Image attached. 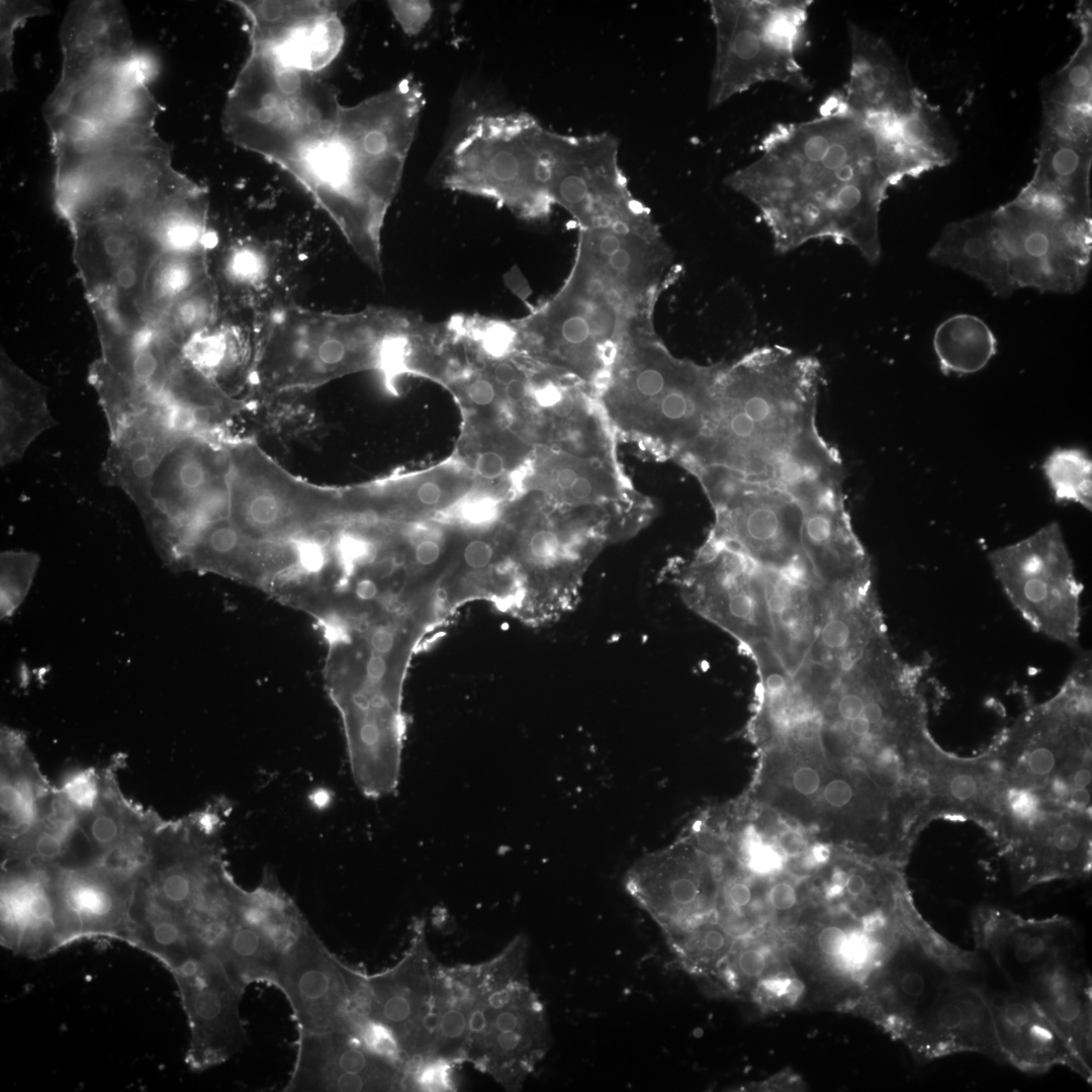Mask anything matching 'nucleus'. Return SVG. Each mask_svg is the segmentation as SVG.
Listing matches in <instances>:
<instances>
[{
    "label": "nucleus",
    "mask_w": 1092,
    "mask_h": 1092,
    "mask_svg": "<svg viewBox=\"0 0 1092 1092\" xmlns=\"http://www.w3.org/2000/svg\"><path fill=\"white\" fill-rule=\"evenodd\" d=\"M868 883L863 876L857 873L848 875L845 889L853 897H859L867 891Z\"/></svg>",
    "instance_id": "obj_59"
},
{
    "label": "nucleus",
    "mask_w": 1092,
    "mask_h": 1092,
    "mask_svg": "<svg viewBox=\"0 0 1092 1092\" xmlns=\"http://www.w3.org/2000/svg\"><path fill=\"white\" fill-rule=\"evenodd\" d=\"M1042 469L1057 500H1069L1092 508V461L1078 448H1058L1045 459Z\"/></svg>",
    "instance_id": "obj_40"
},
{
    "label": "nucleus",
    "mask_w": 1092,
    "mask_h": 1092,
    "mask_svg": "<svg viewBox=\"0 0 1092 1092\" xmlns=\"http://www.w3.org/2000/svg\"><path fill=\"white\" fill-rule=\"evenodd\" d=\"M550 132L492 93L461 89L431 176L444 188L489 199L523 219H547L553 205Z\"/></svg>",
    "instance_id": "obj_4"
},
{
    "label": "nucleus",
    "mask_w": 1092,
    "mask_h": 1092,
    "mask_svg": "<svg viewBox=\"0 0 1092 1092\" xmlns=\"http://www.w3.org/2000/svg\"><path fill=\"white\" fill-rule=\"evenodd\" d=\"M759 152L725 183L756 206L778 253L832 240L879 261L880 209L898 183L876 132L841 92L830 94L817 116L772 127Z\"/></svg>",
    "instance_id": "obj_1"
},
{
    "label": "nucleus",
    "mask_w": 1092,
    "mask_h": 1092,
    "mask_svg": "<svg viewBox=\"0 0 1092 1092\" xmlns=\"http://www.w3.org/2000/svg\"><path fill=\"white\" fill-rule=\"evenodd\" d=\"M242 344L236 328L216 321L187 342L182 352L196 369L223 388L221 379L234 371L245 356Z\"/></svg>",
    "instance_id": "obj_39"
},
{
    "label": "nucleus",
    "mask_w": 1092,
    "mask_h": 1092,
    "mask_svg": "<svg viewBox=\"0 0 1092 1092\" xmlns=\"http://www.w3.org/2000/svg\"><path fill=\"white\" fill-rule=\"evenodd\" d=\"M361 974L339 960L309 924L288 953L276 988L298 1032L352 1031Z\"/></svg>",
    "instance_id": "obj_19"
},
{
    "label": "nucleus",
    "mask_w": 1092,
    "mask_h": 1092,
    "mask_svg": "<svg viewBox=\"0 0 1092 1092\" xmlns=\"http://www.w3.org/2000/svg\"><path fill=\"white\" fill-rule=\"evenodd\" d=\"M109 432L110 446L102 464V476L109 485L126 493L142 513L148 506L159 464L180 438L169 432L156 399L110 426Z\"/></svg>",
    "instance_id": "obj_28"
},
{
    "label": "nucleus",
    "mask_w": 1092,
    "mask_h": 1092,
    "mask_svg": "<svg viewBox=\"0 0 1092 1092\" xmlns=\"http://www.w3.org/2000/svg\"><path fill=\"white\" fill-rule=\"evenodd\" d=\"M829 854V848L822 843H818L812 847L805 859L811 866L820 864L828 860Z\"/></svg>",
    "instance_id": "obj_60"
},
{
    "label": "nucleus",
    "mask_w": 1092,
    "mask_h": 1092,
    "mask_svg": "<svg viewBox=\"0 0 1092 1092\" xmlns=\"http://www.w3.org/2000/svg\"><path fill=\"white\" fill-rule=\"evenodd\" d=\"M515 351L559 368L596 395L623 347L647 330V317L605 289L568 277L528 316L511 321Z\"/></svg>",
    "instance_id": "obj_8"
},
{
    "label": "nucleus",
    "mask_w": 1092,
    "mask_h": 1092,
    "mask_svg": "<svg viewBox=\"0 0 1092 1092\" xmlns=\"http://www.w3.org/2000/svg\"><path fill=\"white\" fill-rule=\"evenodd\" d=\"M1074 19L1082 36L1078 48L1040 85L1041 131L1092 149V22L1087 2L1078 6Z\"/></svg>",
    "instance_id": "obj_29"
},
{
    "label": "nucleus",
    "mask_w": 1092,
    "mask_h": 1092,
    "mask_svg": "<svg viewBox=\"0 0 1092 1092\" xmlns=\"http://www.w3.org/2000/svg\"><path fill=\"white\" fill-rule=\"evenodd\" d=\"M463 392L467 399L478 406H486L492 403L497 391L493 380L481 375L469 379L463 386Z\"/></svg>",
    "instance_id": "obj_45"
},
{
    "label": "nucleus",
    "mask_w": 1092,
    "mask_h": 1092,
    "mask_svg": "<svg viewBox=\"0 0 1092 1092\" xmlns=\"http://www.w3.org/2000/svg\"><path fill=\"white\" fill-rule=\"evenodd\" d=\"M439 544L431 539L422 540L416 547L415 556L417 561L422 565H431L435 563L440 556Z\"/></svg>",
    "instance_id": "obj_56"
},
{
    "label": "nucleus",
    "mask_w": 1092,
    "mask_h": 1092,
    "mask_svg": "<svg viewBox=\"0 0 1092 1092\" xmlns=\"http://www.w3.org/2000/svg\"><path fill=\"white\" fill-rule=\"evenodd\" d=\"M229 468L219 434L187 435L170 447L142 513L158 544L228 517Z\"/></svg>",
    "instance_id": "obj_13"
},
{
    "label": "nucleus",
    "mask_w": 1092,
    "mask_h": 1092,
    "mask_svg": "<svg viewBox=\"0 0 1092 1092\" xmlns=\"http://www.w3.org/2000/svg\"><path fill=\"white\" fill-rule=\"evenodd\" d=\"M475 470L484 479H495L502 476L506 470L505 460L502 455L494 451L481 452L475 460Z\"/></svg>",
    "instance_id": "obj_48"
},
{
    "label": "nucleus",
    "mask_w": 1092,
    "mask_h": 1092,
    "mask_svg": "<svg viewBox=\"0 0 1092 1092\" xmlns=\"http://www.w3.org/2000/svg\"><path fill=\"white\" fill-rule=\"evenodd\" d=\"M224 444L230 461L226 519L245 537L293 543L346 517L338 490L297 478L251 441L224 438Z\"/></svg>",
    "instance_id": "obj_10"
},
{
    "label": "nucleus",
    "mask_w": 1092,
    "mask_h": 1092,
    "mask_svg": "<svg viewBox=\"0 0 1092 1092\" xmlns=\"http://www.w3.org/2000/svg\"><path fill=\"white\" fill-rule=\"evenodd\" d=\"M820 776L810 766L800 767L793 776V786L802 795H813L820 787Z\"/></svg>",
    "instance_id": "obj_53"
},
{
    "label": "nucleus",
    "mask_w": 1092,
    "mask_h": 1092,
    "mask_svg": "<svg viewBox=\"0 0 1092 1092\" xmlns=\"http://www.w3.org/2000/svg\"><path fill=\"white\" fill-rule=\"evenodd\" d=\"M550 196L581 229L649 215L633 198L619 166V143L610 133L551 131Z\"/></svg>",
    "instance_id": "obj_14"
},
{
    "label": "nucleus",
    "mask_w": 1092,
    "mask_h": 1092,
    "mask_svg": "<svg viewBox=\"0 0 1092 1092\" xmlns=\"http://www.w3.org/2000/svg\"><path fill=\"white\" fill-rule=\"evenodd\" d=\"M848 936L849 934L838 926H827L818 935V947L827 957H841L847 944Z\"/></svg>",
    "instance_id": "obj_46"
},
{
    "label": "nucleus",
    "mask_w": 1092,
    "mask_h": 1092,
    "mask_svg": "<svg viewBox=\"0 0 1092 1092\" xmlns=\"http://www.w3.org/2000/svg\"><path fill=\"white\" fill-rule=\"evenodd\" d=\"M736 967L742 976L756 978L763 973L766 967V959L759 949L748 948L738 954Z\"/></svg>",
    "instance_id": "obj_47"
},
{
    "label": "nucleus",
    "mask_w": 1092,
    "mask_h": 1092,
    "mask_svg": "<svg viewBox=\"0 0 1092 1092\" xmlns=\"http://www.w3.org/2000/svg\"><path fill=\"white\" fill-rule=\"evenodd\" d=\"M417 316L393 307L333 313L280 303L260 315L247 384L268 396L313 388L357 369L382 370Z\"/></svg>",
    "instance_id": "obj_5"
},
{
    "label": "nucleus",
    "mask_w": 1092,
    "mask_h": 1092,
    "mask_svg": "<svg viewBox=\"0 0 1092 1092\" xmlns=\"http://www.w3.org/2000/svg\"><path fill=\"white\" fill-rule=\"evenodd\" d=\"M779 846L785 854L797 856L803 851L805 840L798 831L786 830L779 837Z\"/></svg>",
    "instance_id": "obj_55"
},
{
    "label": "nucleus",
    "mask_w": 1092,
    "mask_h": 1092,
    "mask_svg": "<svg viewBox=\"0 0 1092 1092\" xmlns=\"http://www.w3.org/2000/svg\"><path fill=\"white\" fill-rule=\"evenodd\" d=\"M0 21V87L1 91H9L16 85V76L13 67L14 33L29 18L42 16L50 9L43 3L37 1H1Z\"/></svg>",
    "instance_id": "obj_41"
},
{
    "label": "nucleus",
    "mask_w": 1092,
    "mask_h": 1092,
    "mask_svg": "<svg viewBox=\"0 0 1092 1092\" xmlns=\"http://www.w3.org/2000/svg\"><path fill=\"white\" fill-rule=\"evenodd\" d=\"M136 874L93 863L63 870V886L81 938L126 940Z\"/></svg>",
    "instance_id": "obj_30"
},
{
    "label": "nucleus",
    "mask_w": 1092,
    "mask_h": 1092,
    "mask_svg": "<svg viewBox=\"0 0 1092 1092\" xmlns=\"http://www.w3.org/2000/svg\"><path fill=\"white\" fill-rule=\"evenodd\" d=\"M728 898L734 907L742 908L749 904L751 891L746 884L737 882L730 887Z\"/></svg>",
    "instance_id": "obj_58"
},
{
    "label": "nucleus",
    "mask_w": 1092,
    "mask_h": 1092,
    "mask_svg": "<svg viewBox=\"0 0 1092 1092\" xmlns=\"http://www.w3.org/2000/svg\"><path fill=\"white\" fill-rule=\"evenodd\" d=\"M223 804L165 820L140 872L128 936L156 947L189 945L197 956L225 928L242 887L221 843Z\"/></svg>",
    "instance_id": "obj_3"
},
{
    "label": "nucleus",
    "mask_w": 1092,
    "mask_h": 1092,
    "mask_svg": "<svg viewBox=\"0 0 1092 1092\" xmlns=\"http://www.w3.org/2000/svg\"><path fill=\"white\" fill-rule=\"evenodd\" d=\"M933 347L943 372L970 374L988 364L996 354L997 341L980 317L960 313L936 328Z\"/></svg>",
    "instance_id": "obj_36"
},
{
    "label": "nucleus",
    "mask_w": 1092,
    "mask_h": 1092,
    "mask_svg": "<svg viewBox=\"0 0 1092 1092\" xmlns=\"http://www.w3.org/2000/svg\"><path fill=\"white\" fill-rule=\"evenodd\" d=\"M625 885L664 935L705 920L703 883L679 841L638 860Z\"/></svg>",
    "instance_id": "obj_26"
},
{
    "label": "nucleus",
    "mask_w": 1092,
    "mask_h": 1092,
    "mask_svg": "<svg viewBox=\"0 0 1092 1092\" xmlns=\"http://www.w3.org/2000/svg\"><path fill=\"white\" fill-rule=\"evenodd\" d=\"M496 511L495 504L492 499L486 497H478L469 500L464 507L463 514L466 520L474 524H482L490 521Z\"/></svg>",
    "instance_id": "obj_50"
},
{
    "label": "nucleus",
    "mask_w": 1092,
    "mask_h": 1092,
    "mask_svg": "<svg viewBox=\"0 0 1092 1092\" xmlns=\"http://www.w3.org/2000/svg\"><path fill=\"white\" fill-rule=\"evenodd\" d=\"M768 899L774 908L778 910H789L797 902V893L790 884L780 882L770 888Z\"/></svg>",
    "instance_id": "obj_52"
},
{
    "label": "nucleus",
    "mask_w": 1092,
    "mask_h": 1092,
    "mask_svg": "<svg viewBox=\"0 0 1092 1092\" xmlns=\"http://www.w3.org/2000/svg\"><path fill=\"white\" fill-rule=\"evenodd\" d=\"M297 84V78L293 73L287 72L281 76V87L285 91H293Z\"/></svg>",
    "instance_id": "obj_61"
},
{
    "label": "nucleus",
    "mask_w": 1092,
    "mask_h": 1092,
    "mask_svg": "<svg viewBox=\"0 0 1092 1092\" xmlns=\"http://www.w3.org/2000/svg\"><path fill=\"white\" fill-rule=\"evenodd\" d=\"M717 371L674 358L641 333L620 351L596 396L614 434L676 461L704 427Z\"/></svg>",
    "instance_id": "obj_6"
},
{
    "label": "nucleus",
    "mask_w": 1092,
    "mask_h": 1092,
    "mask_svg": "<svg viewBox=\"0 0 1092 1092\" xmlns=\"http://www.w3.org/2000/svg\"><path fill=\"white\" fill-rule=\"evenodd\" d=\"M847 877H848V875L846 873H844L842 871H835L833 876H832L831 884L838 885V886H841V887H845Z\"/></svg>",
    "instance_id": "obj_62"
},
{
    "label": "nucleus",
    "mask_w": 1092,
    "mask_h": 1092,
    "mask_svg": "<svg viewBox=\"0 0 1092 1092\" xmlns=\"http://www.w3.org/2000/svg\"><path fill=\"white\" fill-rule=\"evenodd\" d=\"M934 262L982 281L993 294L1007 297L1011 283L993 219V211L948 223L928 254Z\"/></svg>",
    "instance_id": "obj_34"
},
{
    "label": "nucleus",
    "mask_w": 1092,
    "mask_h": 1092,
    "mask_svg": "<svg viewBox=\"0 0 1092 1092\" xmlns=\"http://www.w3.org/2000/svg\"><path fill=\"white\" fill-rule=\"evenodd\" d=\"M63 869L1 863V943L40 959L81 938L68 905Z\"/></svg>",
    "instance_id": "obj_17"
},
{
    "label": "nucleus",
    "mask_w": 1092,
    "mask_h": 1092,
    "mask_svg": "<svg viewBox=\"0 0 1092 1092\" xmlns=\"http://www.w3.org/2000/svg\"><path fill=\"white\" fill-rule=\"evenodd\" d=\"M746 852L750 869L758 874L774 873L782 866L781 854L771 846L758 842L746 846Z\"/></svg>",
    "instance_id": "obj_44"
},
{
    "label": "nucleus",
    "mask_w": 1092,
    "mask_h": 1092,
    "mask_svg": "<svg viewBox=\"0 0 1092 1092\" xmlns=\"http://www.w3.org/2000/svg\"><path fill=\"white\" fill-rule=\"evenodd\" d=\"M77 815L95 863L136 875L147 864L165 821L124 797L109 768L103 769L96 803Z\"/></svg>",
    "instance_id": "obj_24"
},
{
    "label": "nucleus",
    "mask_w": 1092,
    "mask_h": 1092,
    "mask_svg": "<svg viewBox=\"0 0 1092 1092\" xmlns=\"http://www.w3.org/2000/svg\"><path fill=\"white\" fill-rule=\"evenodd\" d=\"M407 1070L368 1048L347 1029L298 1032L286 1092L395 1091L407 1087Z\"/></svg>",
    "instance_id": "obj_21"
},
{
    "label": "nucleus",
    "mask_w": 1092,
    "mask_h": 1092,
    "mask_svg": "<svg viewBox=\"0 0 1092 1092\" xmlns=\"http://www.w3.org/2000/svg\"><path fill=\"white\" fill-rule=\"evenodd\" d=\"M853 796L851 786L844 780L836 779L830 781L823 790V797L825 801L832 807H843L851 800Z\"/></svg>",
    "instance_id": "obj_51"
},
{
    "label": "nucleus",
    "mask_w": 1092,
    "mask_h": 1092,
    "mask_svg": "<svg viewBox=\"0 0 1092 1092\" xmlns=\"http://www.w3.org/2000/svg\"><path fill=\"white\" fill-rule=\"evenodd\" d=\"M209 278L208 250L164 252L153 265L146 284L151 326L174 301Z\"/></svg>",
    "instance_id": "obj_37"
},
{
    "label": "nucleus",
    "mask_w": 1092,
    "mask_h": 1092,
    "mask_svg": "<svg viewBox=\"0 0 1092 1092\" xmlns=\"http://www.w3.org/2000/svg\"><path fill=\"white\" fill-rule=\"evenodd\" d=\"M0 459L6 466L22 458L29 445L57 425L47 388L1 353Z\"/></svg>",
    "instance_id": "obj_35"
},
{
    "label": "nucleus",
    "mask_w": 1092,
    "mask_h": 1092,
    "mask_svg": "<svg viewBox=\"0 0 1092 1092\" xmlns=\"http://www.w3.org/2000/svg\"><path fill=\"white\" fill-rule=\"evenodd\" d=\"M1091 154L1092 149L1040 130L1034 174L1017 196L1044 204L1075 221L1092 224Z\"/></svg>",
    "instance_id": "obj_31"
},
{
    "label": "nucleus",
    "mask_w": 1092,
    "mask_h": 1092,
    "mask_svg": "<svg viewBox=\"0 0 1092 1092\" xmlns=\"http://www.w3.org/2000/svg\"><path fill=\"white\" fill-rule=\"evenodd\" d=\"M998 242L1015 290L1074 293L1091 264L1092 224L1016 196L992 210Z\"/></svg>",
    "instance_id": "obj_12"
},
{
    "label": "nucleus",
    "mask_w": 1092,
    "mask_h": 1092,
    "mask_svg": "<svg viewBox=\"0 0 1092 1092\" xmlns=\"http://www.w3.org/2000/svg\"><path fill=\"white\" fill-rule=\"evenodd\" d=\"M842 484L840 457L809 443L760 451L740 469L717 465L703 481L715 513L708 537L760 567L817 575L805 526L845 503Z\"/></svg>",
    "instance_id": "obj_2"
},
{
    "label": "nucleus",
    "mask_w": 1092,
    "mask_h": 1092,
    "mask_svg": "<svg viewBox=\"0 0 1092 1092\" xmlns=\"http://www.w3.org/2000/svg\"><path fill=\"white\" fill-rule=\"evenodd\" d=\"M492 558V547L483 540H473L464 549L466 564L474 569H481L488 565Z\"/></svg>",
    "instance_id": "obj_49"
},
{
    "label": "nucleus",
    "mask_w": 1092,
    "mask_h": 1092,
    "mask_svg": "<svg viewBox=\"0 0 1092 1092\" xmlns=\"http://www.w3.org/2000/svg\"><path fill=\"white\" fill-rule=\"evenodd\" d=\"M849 79L842 93L868 121L889 123L908 115L923 94L886 40L849 21Z\"/></svg>",
    "instance_id": "obj_23"
},
{
    "label": "nucleus",
    "mask_w": 1092,
    "mask_h": 1092,
    "mask_svg": "<svg viewBox=\"0 0 1092 1092\" xmlns=\"http://www.w3.org/2000/svg\"><path fill=\"white\" fill-rule=\"evenodd\" d=\"M975 945L1009 987L1024 991L1057 964L1080 956V936L1065 917L1025 918L1001 908L982 907L972 918Z\"/></svg>",
    "instance_id": "obj_20"
},
{
    "label": "nucleus",
    "mask_w": 1092,
    "mask_h": 1092,
    "mask_svg": "<svg viewBox=\"0 0 1092 1092\" xmlns=\"http://www.w3.org/2000/svg\"><path fill=\"white\" fill-rule=\"evenodd\" d=\"M995 1032L1004 1063L1028 1074L1065 1067L1087 1082L1092 1073L1074 1056L1056 1026L1026 993L990 991Z\"/></svg>",
    "instance_id": "obj_25"
},
{
    "label": "nucleus",
    "mask_w": 1092,
    "mask_h": 1092,
    "mask_svg": "<svg viewBox=\"0 0 1092 1092\" xmlns=\"http://www.w3.org/2000/svg\"><path fill=\"white\" fill-rule=\"evenodd\" d=\"M190 1038L185 1062L203 1072L228 1062L248 1043L240 1005L244 990L221 962L209 954L172 973Z\"/></svg>",
    "instance_id": "obj_18"
},
{
    "label": "nucleus",
    "mask_w": 1092,
    "mask_h": 1092,
    "mask_svg": "<svg viewBox=\"0 0 1092 1092\" xmlns=\"http://www.w3.org/2000/svg\"><path fill=\"white\" fill-rule=\"evenodd\" d=\"M758 567L771 626L770 644L793 676L807 659L824 620L826 586L812 574Z\"/></svg>",
    "instance_id": "obj_27"
},
{
    "label": "nucleus",
    "mask_w": 1092,
    "mask_h": 1092,
    "mask_svg": "<svg viewBox=\"0 0 1092 1092\" xmlns=\"http://www.w3.org/2000/svg\"><path fill=\"white\" fill-rule=\"evenodd\" d=\"M417 497L426 506H434L441 500L442 489L436 481L427 480L417 488Z\"/></svg>",
    "instance_id": "obj_57"
},
{
    "label": "nucleus",
    "mask_w": 1092,
    "mask_h": 1092,
    "mask_svg": "<svg viewBox=\"0 0 1092 1092\" xmlns=\"http://www.w3.org/2000/svg\"><path fill=\"white\" fill-rule=\"evenodd\" d=\"M989 560L1008 601L1033 631L1078 648L1083 587L1057 523L994 550Z\"/></svg>",
    "instance_id": "obj_11"
},
{
    "label": "nucleus",
    "mask_w": 1092,
    "mask_h": 1092,
    "mask_svg": "<svg viewBox=\"0 0 1092 1092\" xmlns=\"http://www.w3.org/2000/svg\"><path fill=\"white\" fill-rule=\"evenodd\" d=\"M393 10L404 31L418 38L428 32L437 18V7L429 1L394 2Z\"/></svg>",
    "instance_id": "obj_43"
},
{
    "label": "nucleus",
    "mask_w": 1092,
    "mask_h": 1092,
    "mask_svg": "<svg viewBox=\"0 0 1092 1092\" xmlns=\"http://www.w3.org/2000/svg\"><path fill=\"white\" fill-rule=\"evenodd\" d=\"M30 552L5 551L1 555V614L10 616L23 600L37 568Z\"/></svg>",
    "instance_id": "obj_42"
},
{
    "label": "nucleus",
    "mask_w": 1092,
    "mask_h": 1092,
    "mask_svg": "<svg viewBox=\"0 0 1092 1092\" xmlns=\"http://www.w3.org/2000/svg\"><path fill=\"white\" fill-rule=\"evenodd\" d=\"M219 315L215 283L208 280L174 301L153 327L183 349L195 335L213 325Z\"/></svg>",
    "instance_id": "obj_38"
},
{
    "label": "nucleus",
    "mask_w": 1092,
    "mask_h": 1092,
    "mask_svg": "<svg viewBox=\"0 0 1092 1092\" xmlns=\"http://www.w3.org/2000/svg\"><path fill=\"white\" fill-rule=\"evenodd\" d=\"M977 975L959 973L945 980L906 1035L920 1061L974 1053L1004 1063L990 991Z\"/></svg>",
    "instance_id": "obj_22"
},
{
    "label": "nucleus",
    "mask_w": 1092,
    "mask_h": 1092,
    "mask_svg": "<svg viewBox=\"0 0 1092 1092\" xmlns=\"http://www.w3.org/2000/svg\"><path fill=\"white\" fill-rule=\"evenodd\" d=\"M505 398L511 403H522L530 395V383L522 372L509 384L503 387Z\"/></svg>",
    "instance_id": "obj_54"
},
{
    "label": "nucleus",
    "mask_w": 1092,
    "mask_h": 1092,
    "mask_svg": "<svg viewBox=\"0 0 1092 1092\" xmlns=\"http://www.w3.org/2000/svg\"><path fill=\"white\" fill-rule=\"evenodd\" d=\"M309 923L276 876L265 871L253 889H243L214 957L242 990L255 983L277 985L286 958Z\"/></svg>",
    "instance_id": "obj_16"
},
{
    "label": "nucleus",
    "mask_w": 1092,
    "mask_h": 1092,
    "mask_svg": "<svg viewBox=\"0 0 1092 1092\" xmlns=\"http://www.w3.org/2000/svg\"><path fill=\"white\" fill-rule=\"evenodd\" d=\"M271 116H272V114H271V109H270V108H268V109H264V110H262V111H260V112H259V118H260V119H261L262 121H267V120H269V119L271 118Z\"/></svg>",
    "instance_id": "obj_63"
},
{
    "label": "nucleus",
    "mask_w": 1092,
    "mask_h": 1092,
    "mask_svg": "<svg viewBox=\"0 0 1092 1092\" xmlns=\"http://www.w3.org/2000/svg\"><path fill=\"white\" fill-rule=\"evenodd\" d=\"M1008 789L1045 810L1088 811L1091 789V660L1079 656L1058 694L1024 713L993 754Z\"/></svg>",
    "instance_id": "obj_7"
},
{
    "label": "nucleus",
    "mask_w": 1092,
    "mask_h": 1092,
    "mask_svg": "<svg viewBox=\"0 0 1092 1092\" xmlns=\"http://www.w3.org/2000/svg\"><path fill=\"white\" fill-rule=\"evenodd\" d=\"M25 738L1 731V848L13 844L39 820L54 795Z\"/></svg>",
    "instance_id": "obj_33"
},
{
    "label": "nucleus",
    "mask_w": 1092,
    "mask_h": 1092,
    "mask_svg": "<svg viewBox=\"0 0 1092 1092\" xmlns=\"http://www.w3.org/2000/svg\"><path fill=\"white\" fill-rule=\"evenodd\" d=\"M1092 1073V984L1080 957L1045 971L1025 991Z\"/></svg>",
    "instance_id": "obj_32"
},
{
    "label": "nucleus",
    "mask_w": 1092,
    "mask_h": 1092,
    "mask_svg": "<svg viewBox=\"0 0 1092 1092\" xmlns=\"http://www.w3.org/2000/svg\"><path fill=\"white\" fill-rule=\"evenodd\" d=\"M678 586L691 610L729 634L743 650L771 641L759 567L738 551L707 537L679 574Z\"/></svg>",
    "instance_id": "obj_15"
},
{
    "label": "nucleus",
    "mask_w": 1092,
    "mask_h": 1092,
    "mask_svg": "<svg viewBox=\"0 0 1092 1092\" xmlns=\"http://www.w3.org/2000/svg\"><path fill=\"white\" fill-rule=\"evenodd\" d=\"M812 3L806 0L710 2L716 55L709 108L760 83L810 86L797 54Z\"/></svg>",
    "instance_id": "obj_9"
}]
</instances>
